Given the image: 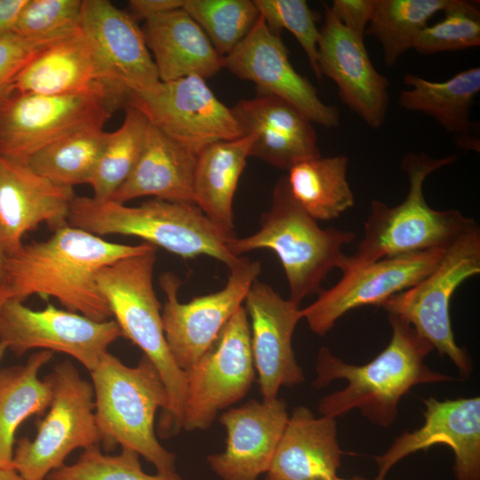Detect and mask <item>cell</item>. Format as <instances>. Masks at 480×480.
<instances>
[{"label":"cell","mask_w":480,"mask_h":480,"mask_svg":"<svg viewBox=\"0 0 480 480\" xmlns=\"http://www.w3.org/2000/svg\"><path fill=\"white\" fill-rule=\"evenodd\" d=\"M156 248L142 242L111 243L68 224L43 242L21 244L7 254L3 284L12 299L55 298L68 310L96 321L112 317L96 276L105 266Z\"/></svg>","instance_id":"1"},{"label":"cell","mask_w":480,"mask_h":480,"mask_svg":"<svg viewBox=\"0 0 480 480\" xmlns=\"http://www.w3.org/2000/svg\"><path fill=\"white\" fill-rule=\"evenodd\" d=\"M388 321L392 331L388 344L363 365L348 364L325 347L319 349L313 386L324 388L336 380L347 382L344 388L320 400L322 415L336 419L357 409L374 425L388 428L398 416L401 398L413 387L457 380L425 364L434 348L409 324L391 315Z\"/></svg>","instance_id":"2"},{"label":"cell","mask_w":480,"mask_h":480,"mask_svg":"<svg viewBox=\"0 0 480 480\" xmlns=\"http://www.w3.org/2000/svg\"><path fill=\"white\" fill-rule=\"evenodd\" d=\"M68 224L98 236H136L184 259L206 255L228 268L240 257L227 246L236 236L217 226L192 202L154 198L139 206H127L111 199L75 196Z\"/></svg>","instance_id":"3"},{"label":"cell","mask_w":480,"mask_h":480,"mask_svg":"<svg viewBox=\"0 0 480 480\" xmlns=\"http://www.w3.org/2000/svg\"><path fill=\"white\" fill-rule=\"evenodd\" d=\"M353 231L322 228L292 196L286 176L274 188L270 209L260 218L253 234L232 238L228 251L239 257L258 249H269L280 260L289 286V300L297 305L319 293L321 284L333 268L344 269L348 256L342 252L352 243Z\"/></svg>","instance_id":"4"},{"label":"cell","mask_w":480,"mask_h":480,"mask_svg":"<svg viewBox=\"0 0 480 480\" xmlns=\"http://www.w3.org/2000/svg\"><path fill=\"white\" fill-rule=\"evenodd\" d=\"M455 160L453 155L433 158L426 153L406 154L401 163L409 180L406 197L393 207L379 200L371 202L364 237L356 252L348 256L342 273L388 257L445 249L473 226L476 221L460 211L435 210L424 197L427 177Z\"/></svg>","instance_id":"5"},{"label":"cell","mask_w":480,"mask_h":480,"mask_svg":"<svg viewBox=\"0 0 480 480\" xmlns=\"http://www.w3.org/2000/svg\"><path fill=\"white\" fill-rule=\"evenodd\" d=\"M156 252L154 248L103 267L96 283L122 336L142 350L166 388L169 402L161 423L164 432L170 434L181 429L187 377L175 364L165 340L161 305L153 286Z\"/></svg>","instance_id":"6"},{"label":"cell","mask_w":480,"mask_h":480,"mask_svg":"<svg viewBox=\"0 0 480 480\" xmlns=\"http://www.w3.org/2000/svg\"><path fill=\"white\" fill-rule=\"evenodd\" d=\"M96 423L107 451L119 444L134 451L159 473L175 471V454L155 433V417L168 406L166 388L153 364L143 356L130 367L108 351L91 372Z\"/></svg>","instance_id":"7"},{"label":"cell","mask_w":480,"mask_h":480,"mask_svg":"<svg viewBox=\"0 0 480 480\" xmlns=\"http://www.w3.org/2000/svg\"><path fill=\"white\" fill-rule=\"evenodd\" d=\"M128 91L105 84L66 94L12 93L0 103V156L26 164L38 150L78 129L101 125L125 108Z\"/></svg>","instance_id":"8"},{"label":"cell","mask_w":480,"mask_h":480,"mask_svg":"<svg viewBox=\"0 0 480 480\" xmlns=\"http://www.w3.org/2000/svg\"><path fill=\"white\" fill-rule=\"evenodd\" d=\"M480 274V229L475 223L446 249L437 266L415 285L395 294L380 307L409 324L440 356H446L461 377L473 363L453 335L450 302L457 288Z\"/></svg>","instance_id":"9"},{"label":"cell","mask_w":480,"mask_h":480,"mask_svg":"<svg viewBox=\"0 0 480 480\" xmlns=\"http://www.w3.org/2000/svg\"><path fill=\"white\" fill-rule=\"evenodd\" d=\"M44 378L52 388L48 412L36 436L19 439L13 452L12 468L28 480L46 479L74 450L101 442L92 383L69 361L56 364Z\"/></svg>","instance_id":"10"},{"label":"cell","mask_w":480,"mask_h":480,"mask_svg":"<svg viewBox=\"0 0 480 480\" xmlns=\"http://www.w3.org/2000/svg\"><path fill=\"white\" fill-rule=\"evenodd\" d=\"M229 271L221 290L185 303L179 301L181 281L175 274L164 273L159 278L166 297L162 308L165 340L175 364L185 372L212 348L242 306L249 288L261 272V265L240 256Z\"/></svg>","instance_id":"11"},{"label":"cell","mask_w":480,"mask_h":480,"mask_svg":"<svg viewBox=\"0 0 480 480\" xmlns=\"http://www.w3.org/2000/svg\"><path fill=\"white\" fill-rule=\"evenodd\" d=\"M127 106L196 156L212 144L244 136L231 108L200 76L159 81L148 89L130 92Z\"/></svg>","instance_id":"12"},{"label":"cell","mask_w":480,"mask_h":480,"mask_svg":"<svg viewBox=\"0 0 480 480\" xmlns=\"http://www.w3.org/2000/svg\"><path fill=\"white\" fill-rule=\"evenodd\" d=\"M256 376L248 316L242 305L212 348L188 370L181 429L209 428L219 412L241 400Z\"/></svg>","instance_id":"13"},{"label":"cell","mask_w":480,"mask_h":480,"mask_svg":"<svg viewBox=\"0 0 480 480\" xmlns=\"http://www.w3.org/2000/svg\"><path fill=\"white\" fill-rule=\"evenodd\" d=\"M121 336L114 319L96 321L52 304L34 310L10 298L0 307V343L18 356L34 348L61 352L91 372Z\"/></svg>","instance_id":"14"},{"label":"cell","mask_w":480,"mask_h":480,"mask_svg":"<svg viewBox=\"0 0 480 480\" xmlns=\"http://www.w3.org/2000/svg\"><path fill=\"white\" fill-rule=\"evenodd\" d=\"M445 249L388 257L342 273L336 284L322 290L313 303L300 309L301 317L315 334L324 336L348 312L380 307L418 284L437 266Z\"/></svg>","instance_id":"15"},{"label":"cell","mask_w":480,"mask_h":480,"mask_svg":"<svg viewBox=\"0 0 480 480\" xmlns=\"http://www.w3.org/2000/svg\"><path fill=\"white\" fill-rule=\"evenodd\" d=\"M288 53L279 34L273 32L260 15L248 35L224 57L223 65L238 78L254 83L258 94L277 96L312 123L337 127L338 108L320 100L313 84L295 70Z\"/></svg>","instance_id":"16"},{"label":"cell","mask_w":480,"mask_h":480,"mask_svg":"<svg viewBox=\"0 0 480 480\" xmlns=\"http://www.w3.org/2000/svg\"><path fill=\"white\" fill-rule=\"evenodd\" d=\"M424 423L405 431L388 449L375 457L378 471L372 480H385L404 458L436 444L450 447L454 455L456 480H480V397L423 399Z\"/></svg>","instance_id":"17"},{"label":"cell","mask_w":480,"mask_h":480,"mask_svg":"<svg viewBox=\"0 0 480 480\" xmlns=\"http://www.w3.org/2000/svg\"><path fill=\"white\" fill-rule=\"evenodd\" d=\"M244 302L250 318L252 355L260 395L264 401L274 400L281 387L305 380L292 348L293 332L302 319L301 308L258 279Z\"/></svg>","instance_id":"18"},{"label":"cell","mask_w":480,"mask_h":480,"mask_svg":"<svg viewBox=\"0 0 480 480\" xmlns=\"http://www.w3.org/2000/svg\"><path fill=\"white\" fill-rule=\"evenodd\" d=\"M317 63L337 85L342 102L369 127L379 129L388 109V80L374 68L364 36L341 24L324 4Z\"/></svg>","instance_id":"19"},{"label":"cell","mask_w":480,"mask_h":480,"mask_svg":"<svg viewBox=\"0 0 480 480\" xmlns=\"http://www.w3.org/2000/svg\"><path fill=\"white\" fill-rule=\"evenodd\" d=\"M288 418L278 397L251 400L223 412L219 420L227 432L226 447L207 457L212 470L222 480H257L268 471Z\"/></svg>","instance_id":"20"},{"label":"cell","mask_w":480,"mask_h":480,"mask_svg":"<svg viewBox=\"0 0 480 480\" xmlns=\"http://www.w3.org/2000/svg\"><path fill=\"white\" fill-rule=\"evenodd\" d=\"M75 196L73 188L53 183L27 164L0 156V240L7 254L41 223L54 230L67 225Z\"/></svg>","instance_id":"21"},{"label":"cell","mask_w":480,"mask_h":480,"mask_svg":"<svg viewBox=\"0 0 480 480\" xmlns=\"http://www.w3.org/2000/svg\"><path fill=\"white\" fill-rule=\"evenodd\" d=\"M231 110L244 136H253L250 156L287 171L321 156L312 122L288 101L258 94L238 101Z\"/></svg>","instance_id":"22"},{"label":"cell","mask_w":480,"mask_h":480,"mask_svg":"<svg viewBox=\"0 0 480 480\" xmlns=\"http://www.w3.org/2000/svg\"><path fill=\"white\" fill-rule=\"evenodd\" d=\"M80 28L113 80L129 92L160 81L142 29L128 12L107 0H83Z\"/></svg>","instance_id":"23"},{"label":"cell","mask_w":480,"mask_h":480,"mask_svg":"<svg viewBox=\"0 0 480 480\" xmlns=\"http://www.w3.org/2000/svg\"><path fill=\"white\" fill-rule=\"evenodd\" d=\"M105 84H118L95 46L79 28L72 35L38 51L15 76L12 92L66 94L88 91Z\"/></svg>","instance_id":"24"},{"label":"cell","mask_w":480,"mask_h":480,"mask_svg":"<svg viewBox=\"0 0 480 480\" xmlns=\"http://www.w3.org/2000/svg\"><path fill=\"white\" fill-rule=\"evenodd\" d=\"M336 419L305 406L289 416L265 480H331L338 476L341 450Z\"/></svg>","instance_id":"25"},{"label":"cell","mask_w":480,"mask_h":480,"mask_svg":"<svg viewBox=\"0 0 480 480\" xmlns=\"http://www.w3.org/2000/svg\"><path fill=\"white\" fill-rule=\"evenodd\" d=\"M142 32L160 81L210 78L224 68V57L182 7L146 20Z\"/></svg>","instance_id":"26"},{"label":"cell","mask_w":480,"mask_h":480,"mask_svg":"<svg viewBox=\"0 0 480 480\" xmlns=\"http://www.w3.org/2000/svg\"><path fill=\"white\" fill-rule=\"evenodd\" d=\"M197 156L148 123L140 157L111 200L125 204L154 196L171 202H192Z\"/></svg>","instance_id":"27"},{"label":"cell","mask_w":480,"mask_h":480,"mask_svg":"<svg viewBox=\"0 0 480 480\" xmlns=\"http://www.w3.org/2000/svg\"><path fill=\"white\" fill-rule=\"evenodd\" d=\"M403 83L409 89L399 92L397 103L401 108L433 117L453 135L459 146L479 151V140L472 135L471 121L472 107L480 92L479 67L462 70L442 82L407 73Z\"/></svg>","instance_id":"28"},{"label":"cell","mask_w":480,"mask_h":480,"mask_svg":"<svg viewBox=\"0 0 480 480\" xmlns=\"http://www.w3.org/2000/svg\"><path fill=\"white\" fill-rule=\"evenodd\" d=\"M253 141L252 135L220 141L197 155L194 203L220 228L236 235L233 202Z\"/></svg>","instance_id":"29"},{"label":"cell","mask_w":480,"mask_h":480,"mask_svg":"<svg viewBox=\"0 0 480 480\" xmlns=\"http://www.w3.org/2000/svg\"><path fill=\"white\" fill-rule=\"evenodd\" d=\"M52 357V352L40 350L22 365L0 370V468H12L14 435L22 421L41 415L52 399L49 381L38 373Z\"/></svg>","instance_id":"30"},{"label":"cell","mask_w":480,"mask_h":480,"mask_svg":"<svg viewBox=\"0 0 480 480\" xmlns=\"http://www.w3.org/2000/svg\"><path fill=\"white\" fill-rule=\"evenodd\" d=\"M346 156L316 157L292 167L286 176L290 192L316 220H332L355 204L347 180Z\"/></svg>","instance_id":"31"},{"label":"cell","mask_w":480,"mask_h":480,"mask_svg":"<svg viewBox=\"0 0 480 480\" xmlns=\"http://www.w3.org/2000/svg\"><path fill=\"white\" fill-rule=\"evenodd\" d=\"M108 134L101 125L78 129L36 152L26 164L60 186L88 184Z\"/></svg>","instance_id":"32"},{"label":"cell","mask_w":480,"mask_h":480,"mask_svg":"<svg viewBox=\"0 0 480 480\" xmlns=\"http://www.w3.org/2000/svg\"><path fill=\"white\" fill-rule=\"evenodd\" d=\"M449 0H376L364 34L380 43L383 61L392 68L409 49L429 20L443 11Z\"/></svg>","instance_id":"33"},{"label":"cell","mask_w":480,"mask_h":480,"mask_svg":"<svg viewBox=\"0 0 480 480\" xmlns=\"http://www.w3.org/2000/svg\"><path fill=\"white\" fill-rule=\"evenodd\" d=\"M148 121L136 108L125 107L121 126L109 132L89 181L93 197L108 200L127 180L142 149Z\"/></svg>","instance_id":"34"},{"label":"cell","mask_w":480,"mask_h":480,"mask_svg":"<svg viewBox=\"0 0 480 480\" xmlns=\"http://www.w3.org/2000/svg\"><path fill=\"white\" fill-rule=\"evenodd\" d=\"M182 9L202 28L222 57L242 42L260 17L251 0H185Z\"/></svg>","instance_id":"35"},{"label":"cell","mask_w":480,"mask_h":480,"mask_svg":"<svg viewBox=\"0 0 480 480\" xmlns=\"http://www.w3.org/2000/svg\"><path fill=\"white\" fill-rule=\"evenodd\" d=\"M443 12L441 20L420 31L412 49L429 55L480 45V11L476 2L449 0Z\"/></svg>","instance_id":"36"},{"label":"cell","mask_w":480,"mask_h":480,"mask_svg":"<svg viewBox=\"0 0 480 480\" xmlns=\"http://www.w3.org/2000/svg\"><path fill=\"white\" fill-rule=\"evenodd\" d=\"M46 480H183L176 471L149 475L141 467L140 455L122 448L116 455L104 454L99 445L84 450L72 464L52 471Z\"/></svg>","instance_id":"37"},{"label":"cell","mask_w":480,"mask_h":480,"mask_svg":"<svg viewBox=\"0 0 480 480\" xmlns=\"http://www.w3.org/2000/svg\"><path fill=\"white\" fill-rule=\"evenodd\" d=\"M81 0H27L13 33L23 39L49 44L80 28Z\"/></svg>","instance_id":"38"},{"label":"cell","mask_w":480,"mask_h":480,"mask_svg":"<svg viewBox=\"0 0 480 480\" xmlns=\"http://www.w3.org/2000/svg\"><path fill=\"white\" fill-rule=\"evenodd\" d=\"M260 15L268 27L279 34L286 29L299 42L318 80L322 79L319 72L317 57L320 30L317 28L318 14L311 10L304 0H253Z\"/></svg>","instance_id":"39"},{"label":"cell","mask_w":480,"mask_h":480,"mask_svg":"<svg viewBox=\"0 0 480 480\" xmlns=\"http://www.w3.org/2000/svg\"><path fill=\"white\" fill-rule=\"evenodd\" d=\"M45 45L14 33L0 36V103L13 93L12 84L20 69Z\"/></svg>","instance_id":"40"},{"label":"cell","mask_w":480,"mask_h":480,"mask_svg":"<svg viewBox=\"0 0 480 480\" xmlns=\"http://www.w3.org/2000/svg\"><path fill=\"white\" fill-rule=\"evenodd\" d=\"M375 5L376 0H334L328 8L346 28L364 36Z\"/></svg>","instance_id":"41"},{"label":"cell","mask_w":480,"mask_h":480,"mask_svg":"<svg viewBox=\"0 0 480 480\" xmlns=\"http://www.w3.org/2000/svg\"><path fill=\"white\" fill-rule=\"evenodd\" d=\"M185 0H131L128 13L134 20H148L166 12L181 8Z\"/></svg>","instance_id":"42"},{"label":"cell","mask_w":480,"mask_h":480,"mask_svg":"<svg viewBox=\"0 0 480 480\" xmlns=\"http://www.w3.org/2000/svg\"><path fill=\"white\" fill-rule=\"evenodd\" d=\"M27 0H0V36L13 33Z\"/></svg>","instance_id":"43"},{"label":"cell","mask_w":480,"mask_h":480,"mask_svg":"<svg viewBox=\"0 0 480 480\" xmlns=\"http://www.w3.org/2000/svg\"><path fill=\"white\" fill-rule=\"evenodd\" d=\"M0 480H28V479L22 477L13 468H0Z\"/></svg>","instance_id":"44"},{"label":"cell","mask_w":480,"mask_h":480,"mask_svg":"<svg viewBox=\"0 0 480 480\" xmlns=\"http://www.w3.org/2000/svg\"><path fill=\"white\" fill-rule=\"evenodd\" d=\"M7 252L0 240V286L3 284L5 272Z\"/></svg>","instance_id":"45"},{"label":"cell","mask_w":480,"mask_h":480,"mask_svg":"<svg viewBox=\"0 0 480 480\" xmlns=\"http://www.w3.org/2000/svg\"><path fill=\"white\" fill-rule=\"evenodd\" d=\"M10 298H11V296H10L9 291L7 290V288L4 284H2L0 286V307L4 304V302L6 300H8ZM5 350H6V348L0 343V359L4 356Z\"/></svg>","instance_id":"46"},{"label":"cell","mask_w":480,"mask_h":480,"mask_svg":"<svg viewBox=\"0 0 480 480\" xmlns=\"http://www.w3.org/2000/svg\"><path fill=\"white\" fill-rule=\"evenodd\" d=\"M331 480H367V479L364 478V477L359 476H354L351 478H340V477L337 476V477H335L333 479H331Z\"/></svg>","instance_id":"47"}]
</instances>
